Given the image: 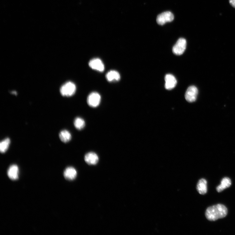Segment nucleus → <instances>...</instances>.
Wrapping results in <instances>:
<instances>
[{"instance_id": "obj_1", "label": "nucleus", "mask_w": 235, "mask_h": 235, "mask_svg": "<svg viewBox=\"0 0 235 235\" xmlns=\"http://www.w3.org/2000/svg\"><path fill=\"white\" fill-rule=\"evenodd\" d=\"M228 213V210L224 205L217 204L208 207L206 210V216L210 221H215L225 217Z\"/></svg>"}, {"instance_id": "obj_2", "label": "nucleus", "mask_w": 235, "mask_h": 235, "mask_svg": "<svg viewBox=\"0 0 235 235\" xmlns=\"http://www.w3.org/2000/svg\"><path fill=\"white\" fill-rule=\"evenodd\" d=\"M76 86L71 82H68L63 85L60 89L61 95L63 96L70 97L73 96L75 93Z\"/></svg>"}, {"instance_id": "obj_3", "label": "nucleus", "mask_w": 235, "mask_h": 235, "mask_svg": "<svg viewBox=\"0 0 235 235\" xmlns=\"http://www.w3.org/2000/svg\"><path fill=\"white\" fill-rule=\"evenodd\" d=\"M186 46V41L185 39L183 38H180L174 46L172 51L177 55H180L185 52Z\"/></svg>"}, {"instance_id": "obj_4", "label": "nucleus", "mask_w": 235, "mask_h": 235, "mask_svg": "<svg viewBox=\"0 0 235 235\" xmlns=\"http://www.w3.org/2000/svg\"><path fill=\"white\" fill-rule=\"evenodd\" d=\"M174 18V14L171 12L168 11L158 15L156 18V21L159 25H163L167 22L172 21Z\"/></svg>"}, {"instance_id": "obj_5", "label": "nucleus", "mask_w": 235, "mask_h": 235, "mask_svg": "<svg viewBox=\"0 0 235 235\" xmlns=\"http://www.w3.org/2000/svg\"><path fill=\"white\" fill-rule=\"evenodd\" d=\"M101 97L97 92H92L90 93L87 99V102L89 106L92 107H96L100 104Z\"/></svg>"}, {"instance_id": "obj_6", "label": "nucleus", "mask_w": 235, "mask_h": 235, "mask_svg": "<svg viewBox=\"0 0 235 235\" xmlns=\"http://www.w3.org/2000/svg\"><path fill=\"white\" fill-rule=\"evenodd\" d=\"M198 93V91L196 87L194 86H190L185 92V99L189 102H193L196 100Z\"/></svg>"}, {"instance_id": "obj_7", "label": "nucleus", "mask_w": 235, "mask_h": 235, "mask_svg": "<svg viewBox=\"0 0 235 235\" xmlns=\"http://www.w3.org/2000/svg\"><path fill=\"white\" fill-rule=\"evenodd\" d=\"M89 66L92 69L102 72L104 71L105 66L103 62L99 58L91 60L89 62Z\"/></svg>"}, {"instance_id": "obj_8", "label": "nucleus", "mask_w": 235, "mask_h": 235, "mask_svg": "<svg viewBox=\"0 0 235 235\" xmlns=\"http://www.w3.org/2000/svg\"><path fill=\"white\" fill-rule=\"evenodd\" d=\"M84 160L89 165H95L98 163L99 158L96 153L93 152H90L85 155Z\"/></svg>"}, {"instance_id": "obj_9", "label": "nucleus", "mask_w": 235, "mask_h": 235, "mask_svg": "<svg viewBox=\"0 0 235 235\" xmlns=\"http://www.w3.org/2000/svg\"><path fill=\"white\" fill-rule=\"evenodd\" d=\"M165 81V88L167 90H171L175 88L177 83L176 78L171 74L166 75Z\"/></svg>"}, {"instance_id": "obj_10", "label": "nucleus", "mask_w": 235, "mask_h": 235, "mask_svg": "<svg viewBox=\"0 0 235 235\" xmlns=\"http://www.w3.org/2000/svg\"><path fill=\"white\" fill-rule=\"evenodd\" d=\"M8 175L12 180H16L18 179L19 168L16 164H12L8 170Z\"/></svg>"}, {"instance_id": "obj_11", "label": "nucleus", "mask_w": 235, "mask_h": 235, "mask_svg": "<svg viewBox=\"0 0 235 235\" xmlns=\"http://www.w3.org/2000/svg\"><path fill=\"white\" fill-rule=\"evenodd\" d=\"M64 176L66 179L73 180L76 178L77 176L76 170L73 167H68L64 171Z\"/></svg>"}, {"instance_id": "obj_12", "label": "nucleus", "mask_w": 235, "mask_h": 235, "mask_svg": "<svg viewBox=\"0 0 235 235\" xmlns=\"http://www.w3.org/2000/svg\"><path fill=\"white\" fill-rule=\"evenodd\" d=\"M106 78L108 81L112 82L119 81L121 77L118 72L115 70H111L107 74Z\"/></svg>"}, {"instance_id": "obj_13", "label": "nucleus", "mask_w": 235, "mask_h": 235, "mask_svg": "<svg viewBox=\"0 0 235 235\" xmlns=\"http://www.w3.org/2000/svg\"><path fill=\"white\" fill-rule=\"evenodd\" d=\"M197 190L201 195L206 194L207 192V182L204 179H201L199 181L197 186Z\"/></svg>"}, {"instance_id": "obj_14", "label": "nucleus", "mask_w": 235, "mask_h": 235, "mask_svg": "<svg viewBox=\"0 0 235 235\" xmlns=\"http://www.w3.org/2000/svg\"><path fill=\"white\" fill-rule=\"evenodd\" d=\"M231 185V179L228 177H225L222 180L221 184L217 187V191L221 192L224 190L229 187Z\"/></svg>"}, {"instance_id": "obj_15", "label": "nucleus", "mask_w": 235, "mask_h": 235, "mask_svg": "<svg viewBox=\"0 0 235 235\" xmlns=\"http://www.w3.org/2000/svg\"><path fill=\"white\" fill-rule=\"evenodd\" d=\"M59 136L60 140L64 143H67L72 138L71 133L68 130H63L59 133Z\"/></svg>"}, {"instance_id": "obj_16", "label": "nucleus", "mask_w": 235, "mask_h": 235, "mask_svg": "<svg viewBox=\"0 0 235 235\" xmlns=\"http://www.w3.org/2000/svg\"><path fill=\"white\" fill-rule=\"evenodd\" d=\"M11 143V140L9 138H6L1 141L0 143V151L1 153H4L8 149Z\"/></svg>"}, {"instance_id": "obj_17", "label": "nucleus", "mask_w": 235, "mask_h": 235, "mask_svg": "<svg viewBox=\"0 0 235 235\" xmlns=\"http://www.w3.org/2000/svg\"><path fill=\"white\" fill-rule=\"evenodd\" d=\"M74 123L75 127L78 130H82L85 126V122L84 120L80 117L76 118L74 120Z\"/></svg>"}, {"instance_id": "obj_18", "label": "nucleus", "mask_w": 235, "mask_h": 235, "mask_svg": "<svg viewBox=\"0 0 235 235\" xmlns=\"http://www.w3.org/2000/svg\"><path fill=\"white\" fill-rule=\"evenodd\" d=\"M229 1L231 5L235 8V0H229Z\"/></svg>"}]
</instances>
